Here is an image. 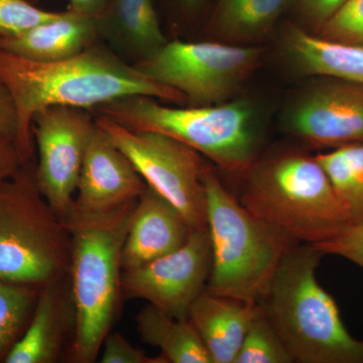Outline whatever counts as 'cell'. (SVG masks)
I'll return each instance as SVG.
<instances>
[{
  "mask_svg": "<svg viewBox=\"0 0 363 363\" xmlns=\"http://www.w3.org/2000/svg\"><path fill=\"white\" fill-rule=\"evenodd\" d=\"M147 186L133 162L96 124L71 209L84 213L111 211L136 201Z\"/></svg>",
  "mask_w": 363,
  "mask_h": 363,
  "instance_id": "4fadbf2b",
  "label": "cell"
},
{
  "mask_svg": "<svg viewBox=\"0 0 363 363\" xmlns=\"http://www.w3.org/2000/svg\"><path fill=\"white\" fill-rule=\"evenodd\" d=\"M91 111L128 130L172 136L229 173L245 174L257 162L259 121L247 100L171 107L156 98L130 95L98 105Z\"/></svg>",
  "mask_w": 363,
  "mask_h": 363,
  "instance_id": "5b68a950",
  "label": "cell"
},
{
  "mask_svg": "<svg viewBox=\"0 0 363 363\" xmlns=\"http://www.w3.org/2000/svg\"><path fill=\"white\" fill-rule=\"evenodd\" d=\"M318 37L363 47V0H348L317 28Z\"/></svg>",
  "mask_w": 363,
  "mask_h": 363,
  "instance_id": "484cf974",
  "label": "cell"
},
{
  "mask_svg": "<svg viewBox=\"0 0 363 363\" xmlns=\"http://www.w3.org/2000/svg\"><path fill=\"white\" fill-rule=\"evenodd\" d=\"M62 11H45L30 0H0V37H14L58 18Z\"/></svg>",
  "mask_w": 363,
  "mask_h": 363,
  "instance_id": "d4e9b609",
  "label": "cell"
},
{
  "mask_svg": "<svg viewBox=\"0 0 363 363\" xmlns=\"http://www.w3.org/2000/svg\"><path fill=\"white\" fill-rule=\"evenodd\" d=\"M259 304L223 297L206 290L195 301L188 320L214 363H235Z\"/></svg>",
  "mask_w": 363,
  "mask_h": 363,
  "instance_id": "2e32d148",
  "label": "cell"
},
{
  "mask_svg": "<svg viewBox=\"0 0 363 363\" xmlns=\"http://www.w3.org/2000/svg\"><path fill=\"white\" fill-rule=\"evenodd\" d=\"M101 363H168L162 355L149 357L128 342L119 332H111L101 347Z\"/></svg>",
  "mask_w": 363,
  "mask_h": 363,
  "instance_id": "83f0119b",
  "label": "cell"
},
{
  "mask_svg": "<svg viewBox=\"0 0 363 363\" xmlns=\"http://www.w3.org/2000/svg\"><path fill=\"white\" fill-rule=\"evenodd\" d=\"M323 257L311 245H294L259 304L294 362L363 363V341L348 332L335 301L318 281Z\"/></svg>",
  "mask_w": 363,
  "mask_h": 363,
  "instance_id": "3957f363",
  "label": "cell"
},
{
  "mask_svg": "<svg viewBox=\"0 0 363 363\" xmlns=\"http://www.w3.org/2000/svg\"><path fill=\"white\" fill-rule=\"evenodd\" d=\"M313 247L324 255H337L363 269V220L343 224L326 240Z\"/></svg>",
  "mask_w": 363,
  "mask_h": 363,
  "instance_id": "4316f807",
  "label": "cell"
},
{
  "mask_svg": "<svg viewBox=\"0 0 363 363\" xmlns=\"http://www.w3.org/2000/svg\"><path fill=\"white\" fill-rule=\"evenodd\" d=\"M212 266L208 227L195 229L175 252L121 272L124 298H140L177 319H188L196 300L206 290Z\"/></svg>",
  "mask_w": 363,
  "mask_h": 363,
  "instance_id": "8fae6325",
  "label": "cell"
},
{
  "mask_svg": "<svg viewBox=\"0 0 363 363\" xmlns=\"http://www.w3.org/2000/svg\"><path fill=\"white\" fill-rule=\"evenodd\" d=\"M89 109L52 105L33 117L38 159L35 181L40 193L62 219L70 212L86 149L94 130Z\"/></svg>",
  "mask_w": 363,
  "mask_h": 363,
  "instance_id": "30bf717a",
  "label": "cell"
},
{
  "mask_svg": "<svg viewBox=\"0 0 363 363\" xmlns=\"http://www.w3.org/2000/svg\"><path fill=\"white\" fill-rule=\"evenodd\" d=\"M135 320L143 342L160 348L167 362L214 363L188 319H177L147 304Z\"/></svg>",
  "mask_w": 363,
  "mask_h": 363,
  "instance_id": "ffe728a7",
  "label": "cell"
},
{
  "mask_svg": "<svg viewBox=\"0 0 363 363\" xmlns=\"http://www.w3.org/2000/svg\"><path fill=\"white\" fill-rule=\"evenodd\" d=\"M0 80L13 98L18 113L16 145L23 164L35 161L32 121L52 105L89 109L130 95L183 105L181 92L152 80L99 42L57 62H38L0 50Z\"/></svg>",
  "mask_w": 363,
  "mask_h": 363,
  "instance_id": "6da1fadb",
  "label": "cell"
},
{
  "mask_svg": "<svg viewBox=\"0 0 363 363\" xmlns=\"http://www.w3.org/2000/svg\"><path fill=\"white\" fill-rule=\"evenodd\" d=\"M348 0H295L298 13L308 23L319 28Z\"/></svg>",
  "mask_w": 363,
  "mask_h": 363,
  "instance_id": "f1b7e54d",
  "label": "cell"
},
{
  "mask_svg": "<svg viewBox=\"0 0 363 363\" xmlns=\"http://www.w3.org/2000/svg\"><path fill=\"white\" fill-rule=\"evenodd\" d=\"M245 174L241 204L297 243L316 245L348 222L315 157L281 155L255 162Z\"/></svg>",
  "mask_w": 363,
  "mask_h": 363,
  "instance_id": "8992f818",
  "label": "cell"
},
{
  "mask_svg": "<svg viewBox=\"0 0 363 363\" xmlns=\"http://www.w3.org/2000/svg\"><path fill=\"white\" fill-rule=\"evenodd\" d=\"M21 166L16 143L0 138V181L13 176Z\"/></svg>",
  "mask_w": 363,
  "mask_h": 363,
  "instance_id": "4dcf8cb0",
  "label": "cell"
},
{
  "mask_svg": "<svg viewBox=\"0 0 363 363\" xmlns=\"http://www.w3.org/2000/svg\"><path fill=\"white\" fill-rule=\"evenodd\" d=\"M94 116L97 125L133 162L147 185L171 202L192 230L207 227L208 164L200 152L164 133L128 130L108 117Z\"/></svg>",
  "mask_w": 363,
  "mask_h": 363,
  "instance_id": "9c48e42d",
  "label": "cell"
},
{
  "mask_svg": "<svg viewBox=\"0 0 363 363\" xmlns=\"http://www.w3.org/2000/svg\"><path fill=\"white\" fill-rule=\"evenodd\" d=\"M286 51L307 75L342 79L363 85V47L331 42L297 26L286 33Z\"/></svg>",
  "mask_w": 363,
  "mask_h": 363,
  "instance_id": "d6986e66",
  "label": "cell"
},
{
  "mask_svg": "<svg viewBox=\"0 0 363 363\" xmlns=\"http://www.w3.org/2000/svg\"><path fill=\"white\" fill-rule=\"evenodd\" d=\"M101 40L95 16L62 11L58 18L14 37H0V50L38 62L71 58Z\"/></svg>",
  "mask_w": 363,
  "mask_h": 363,
  "instance_id": "e0dca14e",
  "label": "cell"
},
{
  "mask_svg": "<svg viewBox=\"0 0 363 363\" xmlns=\"http://www.w3.org/2000/svg\"><path fill=\"white\" fill-rule=\"evenodd\" d=\"M30 2L33 4H38L40 2V0H30Z\"/></svg>",
  "mask_w": 363,
  "mask_h": 363,
  "instance_id": "836d02e7",
  "label": "cell"
},
{
  "mask_svg": "<svg viewBox=\"0 0 363 363\" xmlns=\"http://www.w3.org/2000/svg\"><path fill=\"white\" fill-rule=\"evenodd\" d=\"M35 162L0 181V279L42 288L69 276L71 238L38 187Z\"/></svg>",
  "mask_w": 363,
  "mask_h": 363,
  "instance_id": "52a82bcc",
  "label": "cell"
},
{
  "mask_svg": "<svg viewBox=\"0 0 363 363\" xmlns=\"http://www.w3.org/2000/svg\"><path fill=\"white\" fill-rule=\"evenodd\" d=\"M235 363H294V358L262 311L253 319Z\"/></svg>",
  "mask_w": 363,
  "mask_h": 363,
  "instance_id": "cb8c5ba5",
  "label": "cell"
},
{
  "mask_svg": "<svg viewBox=\"0 0 363 363\" xmlns=\"http://www.w3.org/2000/svg\"><path fill=\"white\" fill-rule=\"evenodd\" d=\"M204 184L212 250L206 291L259 304L281 260L297 242L248 211L209 164Z\"/></svg>",
  "mask_w": 363,
  "mask_h": 363,
  "instance_id": "277c9868",
  "label": "cell"
},
{
  "mask_svg": "<svg viewBox=\"0 0 363 363\" xmlns=\"http://www.w3.org/2000/svg\"><path fill=\"white\" fill-rule=\"evenodd\" d=\"M286 125L314 145L335 149L363 143V85L323 77L292 105Z\"/></svg>",
  "mask_w": 363,
  "mask_h": 363,
  "instance_id": "7c38bea8",
  "label": "cell"
},
{
  "mask_svg": "<svg viewBox=\"0 0 363 363\" xmlns=\"http://www.w3.org/2000/svg\"><path fill=\"white\" fill-rule=\"evenodd\" d=\"M18 135V113L9 88L0 80V138L16 143Z\"/></svg>",
  "mask_w": 363,
  "mask_h": 363,
  "instance_id": "f546056e",
  "label": "cell"
},
{
  "mask_svg": "<svg viewBox=\"0 0 363 363\" xmlns=\"http://www.w3.org/2000/svg\"><path fill=\"white\" fill-rule=\"evenodd\" d=\"M40 289L0 279V362L30 323Z\"/></svg>",
  "mask_w": 363,
  "mask_h": 363,
  "instance_id": "603a6c76",
  "label": "cell"
},
{
  "mask_svg": "<svg viewBox=\"0 0 363 363\" xmlns=\"http://www.w3.org/2000/svg\"><path fill=\"white\" fill-rule=\"evenodd\" d=\"M136 202L98 213L71 209L63 219L71 238L69 279L75 317L71 362H96L118 316L121 252Z\"/></svg>",
  "mask_w": 363,
  "mask_h": 363,
  "instance_id": "7a4b0ae2",
  "label": "cell"
},
{
  "mask_svg": "<svg viewBox=\"0 0 363 363\" xmlns=\"http://www.w3.org/2000/svg\"><path fill=\"white\" fill-rule=\"evenodd\" d=\"M262 49L219 42H167L133 66L181 92L189 106L230 101L259 66Z\"/></svg>",
  "mask_w": 363,
  "mask_h": 363,
  "instance_id": "ba28073f",
  "label": "cell"
},
{
  "mask_svg": "<svg viewBox=\"0 0 363 363\" xmlns=\"http://www.w3.org/2000/svg\"><path fill=\"white\" fill-rule=\"evenodd\" d=\"M67 279L40 289L39 298L21 337L9 351L4 363H55L63 354L64 342L74 305Z\"/></svg>",
  "mask_w": 363,
  "mask_h": 363,
  "instance_id": "9a60e30c",
  "label": "cell"
},
{
  "mask_svg": "<svg viewBox=\"0 0 363 363\" xmlns=\"http://www.w3.org/2000/svg\"><path fill=\"white\" fill-rule=\"evenodd\" d=\"M314 157L328 176L348 222L363 220V143L335 147Z\"/></svg>",
  "mask_w": 363,
  "mask_h": 363,
  "instance_id": "7402d4cb",
  "label": "cell"
},
{
  "mask_svg": "<svg viewBox=\"0 0 363 363\" xmlns=\"http://www.w3.org/2000/svg\"><path fill=\"white\" fill-rule=\"evenodd\" d=\"M171 202L147 186L136 202L121 252V269L130 271L175 252L192 233Z\"/></svg>",
  "mask_w": 363,
  "mask_h": 363,
  "instance_id": "5bb4252c",
  "label": "cell"
},
{
  "mask_svg": "<svg viewBox=\"0 0 363 363\" xmlns=\"http://www.w3.org/2000/svg\"><path fill=\"white\" fill-rule=\"evenodd\" d=\"M108 0H69V9L85 16H96L104 11Z\"/></svg>",
  "mask_w": 363,
  "mask_h": 363,
  "instance_id": "1f68e13d",
  "label": "cell"
},
{
  "mask_svg": "<svg viewBox=\"0 0 363 363\" xmlns=\"http://www.w3.org/2000/svg\"><path fill=\"white\" fill-rule=\"evenodd\" d=\"M100 39L140 61L166 44L155 0H108L95 16Z\"/></svg>",
  "mask_w": 363,
  "mask_h": 363,
  "instance_id": "ac0fdd59",
  "label": "cell"
},
{
  "mask_svg": "<svg viewBox=\"0 0 363 363\" xmlns=\"http://www.w3.org/2000/svg\"><path fill=\"white\" fill-rule=\"evenodd\" d=\"M169 1L172 6L175 7L177 13L188 18L198 16L207 4V0H169Z\"/></svg>",
  "mask_w": 363,
  "mask_h": 363,
  "instance_id": "d6a6232c",
  "label": "cell"
},
{
  "mask_svg": "<svg viewBox=\"0 0 363 363\" xmlns=\"http://www.w3.org/2000/svg\"><path fill=\"white\" fill-rule=\"evenodd\" d=\"M291 0H215L211 28L228 44L245 45L267 35Z\"/></svg>",
  "mask_w": 363,
  "mask_h": 363,
  "instance_id": "44dd1931",
  "label": "cell"
}]
</instances>
